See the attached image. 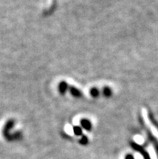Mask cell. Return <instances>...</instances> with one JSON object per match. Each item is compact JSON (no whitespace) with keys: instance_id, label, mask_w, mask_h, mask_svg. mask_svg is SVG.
Here are the masks:
<instances>
[{"instance_id":"obj_7","label":"cell","mask_w":158,"mask_h":159,"mask_svg":"<svg viewBox=\"0 0 158 159\" xmlns=\"http://www.w3.org/2000/svg\"><path fill=\"white\" fill-rule=\"evenodd\" d=\"M74 131L76 135H81V134H82V129L79 127H74Z\"/></svg>"},{"instance_id":"obj_5","label":"cell","mask_w":158,"mask_h":159,"mask_svg":"<svg viewBox=\"0 0 158 159\" xmlns=\"http://www.w3.org/2000/svg\"><path fill=\"white\" fill-rule=\"evenodd\" d=\"M103 94H104L106 96H110L111 95V91L110 88L108 87H105L104 90H103Z\"/></svg>"},{"instance_id":"obj_4","label":"cell","mask_w":158,"mask_h":159,"mask_svg":"<svg viewBox=\"0 0 158 159\" xmlns=\"http://www.w3.org/2000/svg\"><path fill=\"white\" fill-rule=\"evenodd\" d=\"M67 87H68V86H67L66 83H65V82H62V83L59 85V90H60V91L61 93L65 92L66 90H67Z\"/></svg>"},{"instance_id":"obj_6","label":"cell","mask_w":158,"mask_h":159,"mask_svg":"<svg viewBox=\"0 0 158 159\" xmlns=\"http://www.w3.org/2000/svg\"><path fill=\"white\" fill-rule=\"evenodd\" d=\"M90 94H91L92 96L97 97L98 95V91L96 88H93L91 89V91H90Z\"/></svg>"},{"instance_id":"obj_3","label":"cell","mask_w":158,"mask_h":159,"mask_svg":"<svg viewBox=\"0 0 158 159\" xmlns=\"http://www.w3.org/2000/svg\"><path fill=\"white\" fill-rule=\"evenodd\" d=\"M70 91H71L72 95H74V96L80 97L81 95H82L80 91H79V90H78V89L74 88V87H71V88H70Z\"/></svg>"},{"instance_id":"obj_8","label":"cell","mask_w":158,"mask_h":159,"mask_svg":"<svg viewBox=\"0 0 158 159\" xmlns=\"http://www.w3.org/2000/svg\"><path fill=\"white\" fill-rule=\"evenodd\" d=\"M87 141H88V140H87V137H82V140H81V143L82 144H86L87 143Z\"/></svg>"},{"instance_id":"obj_1","label":"cell","mask_w":158,"mask_h":159,"mask_svg":"<svg viewBox=\"0 0 158 159\" xmlns=\"http://www.w3.org/2000/svg\"><path fill=\"white\" fill-rule=\"evenodd\" d=\"M142 116H143V119H144V122H145V124L148 125V129H150V131H151V133H152V135L154 136L156 139L158 140V130L156 129V128L155 127L154 125L151 123L150 119H149V117H148V112H147V111L145 110V109H143L142 110Z\"/></svg>"},{"instance_id":"obj_2","label":"cell","mask_w":158,"mask_h":159,"mask_svg":"<svg viewBox=\"0 0 158 159\" xmlns=\"http://www.w3.org/2000/svg\"><path fill=\"white\" fill-rule=\"evenodd\" d=\"M81 125L86 130H90L91 129V123H90V121H89L88 120L84 119V120H82L81 121Z\"/></svg>"}]
</instances>
